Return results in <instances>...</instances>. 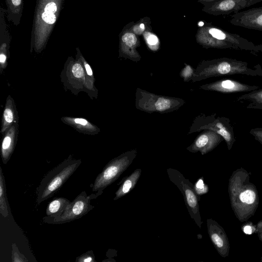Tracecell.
I'll return each mask as SVG.
<instances>
[{"label":"cell","instance_id":"484cf974","mask_svg":"<svg viewBox=\"0 0 262 262\" xmlns=\"http://www.w3.org/2000/svg\"><path fill=\"white\" fill-rule=\"evenodd\" d=\"M237 101H246L247 108L262 110V88L240 95Z\"/></svg>","mask_w":262,"mask_h":262},{"label":"cell","instance_id":"ac0fdd59","mask_svg":"<svg viewBox=\"0 0 262 262\" xmlns=\"http://www.w3.org/2000/svg\"><path fill=\"white\" fill-rule=\"evenodd\" d=\"M18 134V123L14 124L3 135L1 146L3 163L6 164L12 155L16 146Z\"/></svg>","mask_w":262,"mask_h":262},{"label":"cell","instance_id":"e575fe53","mask_svg":"<svg viewBox=\"0 0 262 262\" xmlns=\"http://www.w3.org/2000/svg\"><path fill=\"white\" fill-rule=\"evenodd\" d=\"M243 231L247 234H251L252 233V228L249 225H246L243 228Z\"/></svg>","mask_w":262,"mask_h":262},{"label":"cell","instance_id":"9c48e42d","mask_svg":"<svg viewBox=\"0 0 262 262\" xmlns=\"http://www.w3.org/2000/svg\"><path fill=\"white\" fill-rule=\"evenodd\" d=\"M168 177L180 190L183 195L186 208L190 217L194 220L199 228L201 227L202 222L199 210V202L200 196L198 195L194 189V184L186 179L177 169L169 168L166 169Z\"/></svg>","mask_w":262,"mask_h":262},{"label":"cell","instance_id":"4fadbf2b","mask_svg":"<svg viewBox=\"0 0 262 262\" xmlns=\"http://www.w3.org/2000/svg\"><path fill=\"white\" fill-rule=\"evenodd\" d=\"M260 88L255 85L248 84L232 79H222L200 86V89L230 94L241 92H249Z\"/></svg>","mask_w":262,"mask_h":262},{"label":"cell","instance_id":"7a4b0ae2","mask_svg":"<svg viewBox=\"0 0 262 262\" xmlns=\"http://www.w3.org/2000/svg\"><path fill=\"white\" fill-rule=\"evenodd\" d=\"M262 76V70L259 65L255 69L248 67V63L228 57H222L202 61L194 72L191 80L200 81L212 77L232 75Z\"/></svg>","mask_w":262,"mask_h":262},{"label":"cell","instance_id":"3957f363","mask_svg":"<svg viewBox=\"0 0 262 262\" xmlns=\"http://www.w3.org/2000/svg\"><path fill=\"white\" fill-rule=\"evenodd\" d=\"M199 40L206 48L232 49L262 53V45H255L237 34L213 26H207L203 29Z\"/></svg>","mask_w":262,"mask_h":262},{"label":"cell","instance_id":"8992f818","mask_svg":"<svg viewBox=\"0 0 262 262\" xmlns=\"http://www.w3.org/2000/svg\"><path fill=\"white\" fill-rule=\"evenodd\" d=\"M137 155L136 149L124 152L111 160L104 166L102 171L94 181L92 191L97 197L101 195L103 190L114 182L132 163Z\"/></svg>","mask_w":262,"mask_h":262},{"label":"cell","instance_id":"8fae6325","mask_svg":"<svg viewBox=\"0 0 262 262\" xmlns=\"http://www.w3.org/2000/svg\"><path fill=\"white\" fill-rule=\"evenodd\" d=\"M61 81L64 88L77 95L81 92L87 93L85 74L81 63L69 56L61 73Z\"/></svg>","mask_w":262,"mask_h":262},{"label":"cell","instance_id":"4316f807","mask_svg":"<svg viewBox=\"0 0 262 262\" xmlns=\"http://www.w3.org/2000/svg\"><path fill=\"white\" fill-rule=\"evenodd\" d=\"M0 213L5 218L10 214L9 205L6 195L5 179L1 166H0Z\"/></svg>","mask_w":262,"mask_h":262},{"label":"cell","instance_id":"5b68a950","mask_svg":"<svg viewBox=\"0 0 262 262\" xmlns=\"http://www.w3.org/2000/svg\"><path fill=\"white\" fill-rule=\"evenodd\" d=\"M249 176L243 169L237 170L230 179V200L235 213L237 214L242 209L248 210L252 206H257L258 197L255 186L249 182Z\"/></svg>","mask_w":262,"mask_h":262},{"label":"cell","instance_id":"7c38bea8","mask_svg":"<svg viewBox=\"0 0 262 262\" xmlns=\"http://www.w3.org/2000/svg\"><path fill=\"white\" fill-rule=\"evenodd\" d=\"M262 0H216L205 3L204 10L214 15L236 13L239 10L261 2Z\"/></svg>","mask_w":262,"mask_h":262},{"label":"cell","instance_id":"f1b7e54d","mask_svg":"<svg viewBox=\"0 0 262 262\" xmlns=\"http://www.w3.org/2000/svg\"><path fill=\"white\" fill-rule=\"evenodd\" d=\"M194 189L196 194L200 196L202 194L207 193L208 187L204 183L203 177L199 179L194 184Z\"/></svg>","mask_w":262,"mask_h":262},{"label":"cell","instance_id":"f546056e","mask_svg":"<svg viewBox=\"0 0 262 262\" xmlns=\"http://www.w3.org/2000/svg\"><path fill=\"white\" fill-rule=\"evenodd\" d=\"M76 262H96L95 256L92 250L88 251L77 257Z\"/></svg>","mask_w":262,"mask_h":262},{"label":"cell","instance_id":"2e32d148","mask_svg":"<svg viewBox=\"0 0 262 262\" xmlns=\"http://www.w3.org/2000/svg\"><path fill=\"white\" fill-rule=\"evenodd\" d=\"M223 140L219 134L210 130H206L197 136L187 149L191 152L200 151L203 155L212 150Z\"/></svg>","mask_w":262,"mask_h":262},{"label":"cell","instance_id":"603a6c76","mask_svg":"<svg viewBox=\"0 0 262 262\" xmlns=\"http://www.w3.org/2000/svg\"><path fill=\"white\" fill-rule=\"evenodd\" d=\"M142 173L141 168L135 169L129 176L124 178L118 189L115 192V196L113 199L116 201L128 193L135 187Z\"/></svg>","mask_w":262,"mask_h":262},{"label":"cell","instance_id":"8d00e7d4","mask_svg":"<svg viewBox=\"0 0 262 262\" xmlns=\"http://www.w3.org/2000/svg\"><path fill=\"white\" fill-rule=\"evenodd\" d=\"M140 28H141L142 30H143V29H144V28H145V27H144V25L143 24H140Z\"/></svg>","mask_w":262,"mask_h":262},{"label":"cell","instance_id":"9a60e30c","mask_svg":"<svg viewBox=\"0 0 262 262\" xmlns=\"http://www.w3.org/2000/svg\"><path fill=\"white\" fill-rule=\"evenodd\" d=\"M7 9L0 6V73L2 74L8 66L10 57V45L12 39L6 20Z\"/></svg>","mask_w":262,"mask_h":262},{"label":"cell","instance_id":"d6a6232c","mask_svg":"<svg viewBox=\"0 0 262 262\" xmlns=\"http://www.w3.org/2000/svg\"><path fill=\"white\" fill-rule=\"evenodd\" d=\"M249 133L254 137L255 140L262 144V128L256 127L252 128Z\"/></svg>","mask_w":262,"mask_h":262},{"label":"cell","instance_id":"4dcf8cb0","mask_svg":"<svg viewBox=\"0 0 262 262\" xmlns=\"http://www.w3.org/2000/svg\"><path fill=\"white\" fill-rule=\"evenodd\" d=\"M146 40L149 47L152 50H156L159 43L158 37L152 34H148L146 35Z\"/></svg>","mask_w":262,"mask_h":262},{"label":"cell","instance_id":"ba28073f","mask_svg":"<svg viewBox=\"0 0 262 262\" xmlns=\"http://www.w3.org/2000/svg\"><path fill=\"white\" fill-rule=\"evenodd\" d=\"M202 114L197 116L190 127L189 134L201 130H210L221 135L225 141L228 149L230 150L235 141L233 127L230 120L225 117H215Z\"/></svg>","mask_w":262,"mask_h":262},{"label":"cell","instance_id":"6da1fadb","mask_svg":"<svg viewBox=\"0 0 262 262\" xmlns=\"http://www.w3.org/2000/svg\"><path fill=\"white\" fill-rule=\"evenodd\" d=\"M64 0H37L31 33L30 52L46 48L62 9Z\"/></svg>","mask_w":262,"mask_h":262},{"label":"cell","instance_id":"e0dca14e","mask_svg":"<svg viewBox=\"0 0 262 262\" xmlns=\"http://www.w3.org/2000/svg\"><path fill=\"white\" fill-rule=\"evenodd\" d=\"M207 227L210 238L219 253L224 257L227 256L229 244L223 228L212 219L207 220Z\"/></svg>","mask_w":262,"mask_h":262},{"label":"cell","instance_id":"83f0119b","mask_svg":"<svg viewBox=\"0 0 262 262\" xmlns=\"http://www.w3.org/2000/svg\"><path fill=\"white\" fill-rule=\"evenodd\" d=\"M11 258L13 262H27L29 261L25 255L20 253L15 243L12 244Z\"/></svg>","mask_w":262,"mask_h":262},{"label":"cell","instance_id":"5bb4252c","mask_svg":"<svg viewBox=\"0 0 262 262\" xmlns=\"http://www.w3.org/2000/svg\"><path fill=\"white\" fill-rule=\"evenodd\" d=\"M229 22L236 26L262 31V6L234 13Z\"/></svg>","mask_w":262,"mask_h":262},{"label":"cell","instance_id":"30bf717a","mask_svg":"<svg viewBox=\"0 0 262 262\" xmlns=\"http://www.w3.org/2000/svg\"><path fill=\"white\" fill-rule=\"evenodd\" d=\"M96 198L95 193L88 195L83 191L70 203L61 215L54 219L46 216L43 218V221L48 224H60L79 219L94 208L91 204V200Z\"/></svg>","mask_w":262,"mask_h":262},{"label":"cell","instance_id":"74e56055","mask_svg":"<svg viewBox=\"0 0 262 262\" xmlns=\"http://www.w3.org/2000/svg\"><path fill=\"white\" fill-rule=\"evenodd\" d=\"M203 25H204V23L203 21H200L199 23V26H203Z\"/></svg>","mask_w":262,"mask_h":262},{"label":"cell","instance_id":"836d02e7","mask_svg":"<svg viewBox=\"0 0 262 262\" xmlns=\"http://www.w3.org/2000/svg\"><path fill=\"white\" fill-rule=\"evenodd\" d=\"M256 232L259 238L262 241V220L257 225Z\"/></svg>","mask_w":262,"mask_h":262},{"label":"cell","instance_id":"52a82bcc","mask_svg":"<svg viewBox=\"0 0 262 262\" xmlns=\"http://www.w3.org/2000/svg\"><path fill=\"white\" fill-rule=\"evenodd\" d=\"M184 103V100L180 98L157 95L140 88L136 90V108L146 113L171 112L178 109Z\"/></svg>","mask_w":262,"mask_h":262},{"label":"cell","instance_id":"44dd1931","mask_svg":"<svg viewBox=\"0 0 262 262\" xmlns=\"http://www.w3.org/2000/svg\"><path fill=\"white\" fill-rule=\"evenodd\" d=\"M76 50V55L75 58L81 63L83 67L87 94L92 99H93V98L97 99L98 97V90L95 85V78L93 70L90 64L82 55L79 48L77 47Z\"/></svg>","mask_w":262,"mask_h":262},{"label":"cell","instance_id":"cb8c5ba5","mask_svg":"<svg viewBox=\"0 0 262 262\" xmlns=\"http://www.w3.org/2000/svg\"><path fill=\"white\" fill-rule=\"evenodd\" d=\"M6 17L9 21L18 26L20 23L24 7V0H5Z\"/></svg>","mask_w":262,"mask_h":262},{"label":"cell","instance_id":"277c9868","mask_svg":"<svg viewBox=\"0 0 262 262\" xmlns=\"http://www.w3.org/2000/svg\"><path fill=\"white\" fill-rule=\"evenodd\" d=\"M81 160L70 155L63 162L49 171L41 180L36 191L39 204L55 195L78 168Z\"/></svg>","mask_w":262,"mask_h":262},{"label":"cell","instance_id":"1f68e13d","mask_svg":"<svg viewBox=\"0 0 262 262\" xmlns=\"http://www.w3.org/2000/svg\"><path fill=\"white\" fill-rule=\"evenodd\" d=\"M194 70L189 66L186 64L185 67L181 71V76L183 78L184 81H188L191 80Z\"/></svg>","mask_w":262,"mask_h":262},{"label":"cell","instance_id":"ffe728a7","mask_svg":"<svg viewBox=\"0 0 262 262\" xmlns=\"http://www.w3.org/2000/svg\"><path fill=\"white\" fill-rule=\"evenodd\" d=\"M61 120L64 124L83 134L95 135L100 132V128L96 125L83 118L66 116L61 117Z\"/></svg>","mask_w":262,"mask_h":262},{"label":"cell","instance_id":"d4e9b609","mask_svg":"<svg viewBox=\"0 0 262 262\" xmlns=\"http://www.w3.org/2000/svg\"><path fill=\"white\" fill-rule=\"evenodd\" d=\"M71 201L63 197L54 198L50 202L46 208L47 217L54 219L61 215Z\"/></svg>","mask_w":262,"mask_h":262},{"label":"cell","instance_id":"7402d4cb","mask_svg":"<svg viewBox=\"0 0 262 262\" xmlns=\"http://www.w3.org/2000/svg\"><path fill=\"white\" fill-rule=\"evenodd\" d=\"M120 45V56H127L128 58L136 61L140 59L139 55L135 50L137 45V38L134 33L126 32L123 34Z\"/></svg>","mask_w":262,"mask_h":262},{"label":"cell","instance_id":"d590c367","mask_svg":"<svg viewBox=\"0 0 262 262\" xmlns=\"http://www.w3.org/2000/svg\"><path fill=\"white\" fill-rule=\"evenodd\" d=\"M201 1L205 4V3L211 2L216 1V0H201Z\"/></svg>","mask_w":262,"mask_h":262},{"label":"cell","instance_id":"d6986e66","mask_svg":"<svg viewBox=\"0 0 262 262\" xmlns=\"http://www.w3.org/2000/svg\"><path fill=\"white\" fill-rule=\"evenodd\" d=\"M18 123V116L14 99L10 96L7 97L3 111L0 133H4L14 124Z\"/></svg>","mask_w":262,"mask_h":262}]
</instances>
